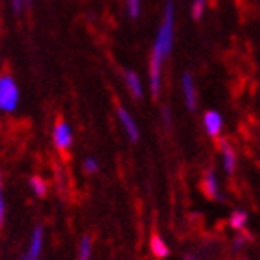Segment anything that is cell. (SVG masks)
<instances>
[{
  "mask_svg": "<svg viewBox=\"0 0 260 260\" xmlns=\"http://www.w3.org/2000/svg\"><path fill=\"white\" fill-rule=\"evenodd\" d=\"M175 41V4L171 0L166 2L162 13V22L158 26L154 45L151 50V58H149V87H151L152 99L160 97L162 91V71L164 63L169 58L171 50H173Z\"/></svg>",
  "mask_w": 260,
  "mask_h": 260,
  "instance_id": "cell-1",
  "label": "cell"
},
{
  "mask_svg": "<svg viewBox=\"0 0 260 260\" xmlns=\"http://www.w3.org/2000/svg\"><path fill=\"white\" fill-rule=\"evenodd\" d=\"M21 103V89L19 84L10 73H0V112L13 114Z\"/></svg>",
  "mask_w": 260,
  "mask_h": 260,
  "instance_id": "cell-2",
  "label": "cell"
},
{
  "mask_svg": "<svg viewBox=\"0 0 260 260\" xmlns=\"http://www.w3.org/2000/svg\"><path fill=\"white\" fill-rule=\"evenodd\" d=\"M73 128L63 117H58L52 126V141H54L56 151L60 152H67L73 147Z\"/></svg>",
  "mask_w": 260,
  "mask_h": 260,
  "instance_id": "cell-3",
  "label": "cell"
},
{
  "mask_svg": "<svg viewBox=\"0 0 260 260\" xmlns=\"http://www.w3.org/2000/svg\"><path fill=\"white\" fill-rule=\"evenodd\" d=\"M45 247V229L43 225H36L30 234V242H28L26 253L22 255L21 260H41Z\"/></svg>",
  "mask_w": 260,
  "mask_h": 260,
  "instance_id": "cell-4",
  "label": "cell"
},
{
  "mask_svg": "<svg viewBox=\"0 0 260 260\" xmlns=\"http://www.w3.org/2000/svg\"><path fill=\"white\" fill-rule=\"evenodd\" d=\"M117 119H119V123L123 125V130L126 132V136H128V140L132 141V143H138V140H140V128H138V125H136L134 117L130 115V112L125 108V106H117Z\"/></svg>",
  "mask_w": 260,
  "mask_h": 260,
  "instance_id": "cell-5",
  "label": "cell"
},
{
  "mask_svg": "<svg viewBox=\"0 0 260 260\" xmlns=\"http://www.w3.org/2000/svg\"><path fill=\"white\" fill-rule=\"evenodd\" d=\"M203 125H205L206 134L212 136V138H219V134H221V130H223L221 114L216 112V110L205 112V115H203Z\"/></svg>",
  "mask_w": 260,
  "mask_h": 260,
  "instance_id": "cell-6",
  "label": "cell"
},
{
  "mask_svg": "<svg viewBox=\"0 0 260 260\" xmlns=\"http://www.w3.org/2000/svg\"><path fill=\"white\" fill-rule=\"evenodd\" d=\"M203 190L210 199L225 201V197L221 195V190H219V184H217V177L214 169H206L205 175H203Z\"/></svg>",
  "mask_w": 260,
  "mask_h": 260,
  "instance_id": "cell-7",
  "label": "cell"
},
{
  "mask_svg": "<svg viewBox=\"0 0 260 260\" xmlns=\"http://www.w3.org/2000/svg\"><path fill=\"white\" fill-rule=\"evenodd\" d=\"M182 93H184L186 108L190 110V112H195L197 110V91H195L193 76L190 73L182 75Z\"/></svg>",
  "mask_w": 260,
  "mask_h": 260,
  "instance_id": "cell-8",
  "label": "cell"
},
{
  "mask_svg": "<svg viewBox=\"0 0 260 260\" xmlns=\"http://www.w3.org/2000/svg\"><path fill=\"white\" fill-rule=\"evenodd\" d=\"M125 84H126V87H128V91L132 97L138 99V101L143 99V84H141V78L136 71H132V69L125 71Z\"/></svg>",
  "mask_w": 260,
  "mask_h": 260,
  "instance_id": "cell-9",
  "label": "cell"
},
{
  "mask_svg": "<svg viewBox=\"0 0 260 260\" xmlns=\"http://www.w3.org/2000/svg\"><path fill=\"white\" fill-rule=\"evenodd\" d=\"M221 152H223V169L227 175H234V169H236V152L231 145H229L227 140H221Z\"/></svg>",
  "mask_w": 260,
  "mask_h": 260,
  "instance_id": "cell-10",
  "label": "cell"
},
{
  "mask_svg": "<svg viewBox=\"0 0 260 260\" xmlns=\"http://www.w3.org/2000/svg\"><path fill=\"white\" fill-rule=\"evenodd\" d=\"M28 186H30L32 193L36 195V197H39V199L47 197V193H49V182H47L41 175H32L30 180H28Z\"/></svg>",
  "mask_w": 260,
  "mask_h": 260,
  "instance_id": "cell-11",
  "label": "cell"
},
{
  "mask_svg": "<svg viewBox=\"0 0 260 260\" xmlns=\"http://www.w3.org/2000/svg\"><path fill=\"white\" fill-rule=\"evenodd\" d=\"M76 260H93V240L89 234H84L78 242Z\"/></svg>",
  "mask_w": 260,
  "mask_h": 260,
  "instance_id": "cell-12",
  "label": "cell"
},
{
  "mask_svg": "<svg viewBox=\"0 0 260 260\" xmlns=\"http://www.w3.org/2000/svg\"><path fill=\"white\" fill-rule=\"evenodd\" d=\"M151 251L156 258H168L169 256V247L160 234H152L151 236Z\"/></svg>",
  "mask_w": 260,
  "mask_h": 260,
  "instance_id": "cell-13",
  "label": "cell"
},
{
  "mask_svg": "<svg viewBox=\"0 0 260 260\" xmlns=\"http://www.w3.org/2000/svg\"><path fill=\"white\" fill-rule=\"evenodd\" d=\"M247 219H249L247 212L236 208V210L231 214V217H229V225H231V229H234V231H240V229H244V225L247 223Z\"/></svg>",
  "mask_w": 260,
  "mask_h": 260,
  "instance_id": "cell-14",
  "label": "cell"
},
{
  "mask_svg": "<svg viewBox=\"0 0 260 260\" xmlns=\"http://www.w3.org/2000/svg\"><path fill=\"white\" fill-rule=\"evenodd\" d=\"M32 4L34 0H10V10L15 15H22V13H26L32 8Z\"/></svg>",
  "mask_w": 260,
  "mask_h": 260,
  "instance_id": "cell-15",
  "label": "cell"
},
{
  "mask_svg": "<svg viewBox=\"0 0 260 260\" xmlns=\"http://www.w3.org/2000/svg\"><path fill=\"white\" fill-rule=\"evenodd\" d=\"M126 6V13H128L130 19H140L141 15V0H125Z\"/></svg>",
  "mask_w": 260,
  "mask_h": 260,
  "instance_id": "cell-16",
  "label": "cell"
},
{
  "mask_svg": "<svg viewBox=\"0 0 260 260\" xmlns=\"http://www.w3.org/2000/svg\"><path fill=\"white\" fill-rule=\"evenodd\" d=\"M205 10H206V0H193L191 2V17H193V21H199L201 17L205 15Z\"/></svg>",
  "mask_w": 260,
  "mask_h": 260,
  "instance_id": "cell-17",
  "label": "cell"
},
{
  "mask_svg": "<svg viewBox=\"0 0 260 260\" xmlns=\"http://www.w3.org/2000/svg\"><path fill=\"white\" fill-rule=\"evenodd\" d=\"M6 221V197H4V179H2V171H0V229L4 227Z\"/></svg>",
  "mask_w": 260,
  "mask_h": 260,
  "instance_id": "cell-18",
  "label": "cell"
},
{
  "mask_svg": "<svg viewBox=\"0 0 260 260\" xmlns=\"http://www.w3.org/2000/svg\"><path fill=\"white\" fill-rule=\"evenodd\" d=\"M101 169V166H99V160L93 156H87L86 160H84V171H86L87 175H95Z\"/></svg>",
  "mask_w": 260,
  "mask_h": 260,
  "instance_id": "cell-19",
  "label": "cell"
},
{
  "mask_svg": "<svg viewBox=\"0 0 260 260\" xmlns=\"http://www.w3.org/2000/svg\"><path fill=\"white\" fill-rule=\"evenodd\" d=\"M249 240H251V236H249V233H247V231H244L242 234H236V236H234V242H233L234 249H236V251L244 249V245L247 244Z\"/></svg>",
  "mask_w": 260,
  "mask_h": 260,
  "instance_id": "cell-20",
  "label": "cell"
},
{
  "mask_svg": "<svg viewBox=\"0 0 260 260\" xmlns=\"http://www.w3.org/2000/svg\"><path fill=\"white\" fill-rule=\"evenodd\" d=\"M162 121H164V126H166V128H171L173 123H171V112H169L168 106H164L162 108Z\"/></svg>",
  "mask_w": 260,
  "mask_h": 260,
  "instance_id": "cell-21",
  "label": "cell"
},
{
  "mask_svg": "<svg viewBox=\"0 0 260 260\" xmlns=\"http://www.w3.org/2000/svg\"><path fill=\"white\" fill-rule=\"evenodd\" d=\"M184 260H201L197 255H191V253H188V255H184Z\"/></svg>",
  "mask_w": 260,
  "mask_h": 260,
  "instance_id": "cell-22",
  "label": "cell"
},
{
  "mask_svg": "<svg viewBox=\"0 0 260 260\" xmlns=\"http://www.w3.org/2000/svg\"><path fill=\"white\" fill-rule=\"evenodd\" d=\"M244 260H247V258H244Z\"/></svg>",
  "mask_w": 260,
  "mask_h": 260,
  "instance_id": "cell-23",
  "label": "cell"
},
{
  "mask_svg": "<svg viewBox=\"0 0 260 260\" xmlns=\"http://www.w3.org/2000/svg\"><path fill=\"white\" fill-rule=\"evenodd\" d=\"M238 2H240V0H238Z\"/></svg>",
  "mask_w": 260,
  "mask_h": 260,
  "instance_id": "cell-24",
  "label": "cell"
}]
</instances>
